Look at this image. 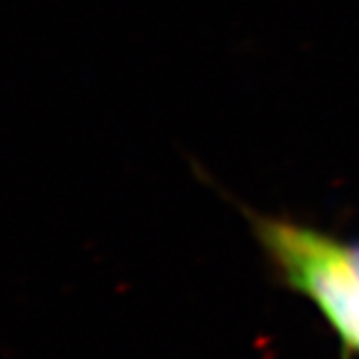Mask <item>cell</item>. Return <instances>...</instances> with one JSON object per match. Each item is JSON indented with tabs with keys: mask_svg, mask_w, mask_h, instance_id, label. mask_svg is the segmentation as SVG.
<instances>
[{
	"mask_svg": "<svg viewBox=\"0 0 359 359\" xmlns=\"http://www.w3.org/2000/svg\"><path fill=\"white\" fill-rule=\"evenodd\" d=\"M351 254H353V259H355V266L359 269V242L355 244H351Z\"/></svg>",
	"mask_w": 359,
	"mask_h": 359,
	"instance_id": "cell-2",
	"label": "cell"
},
{
	"mask_svg": "<svg viewBox=\"0 0 359 359\" xmlns=\"http://www.w3.org/2000/svg\"><path fill=\"white\" fill-rule=\"evenodd\" d=\"M278 280L306 295L332 325L344 359L359 355V269L351 245L290 218L250 214Z\"/></svg>",
	"mask_w": 359,
	"mask_h": 359,
	"instance_id": "cell-1",
	"label": "cell"
}]
</instances>
